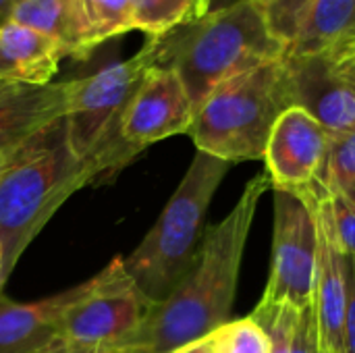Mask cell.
<instances>
[{
  "label": "cell",
  "instance_id": "obj_30",
  "mask_svg": "<svg viewBox=\"0 0 355 353\" xmlns=\"http://www.w3.org/2000/svg\"><path fill=\"white\" fill-rule=\"evenodd\" d=\"M27 150V146L23 150H17V152H8V150H0V173H4L10 164H15L19 160V156Z\"/></svg>",
  "mask_w": 355,
  "mask_h": 353
},
{
  "label": "cell",
  "instance_id": "obj_16",
  "mask_svg": "<svg viewBox=\"0 0 355 353\" xmlns=\"http://www.w3.org/2000/svg\"><path fill=\"white\" fill-rule=\"evenodd\" d=\"M355 35V0H316L300 23L285 56L324 54Z\"/></svg>",
  "mask_w": 355,
  "mask_h": 353
},
{
  "label": "cell",
  "instance_id": "obj_29",
  "mask_svg": "<svg viewBox=\"0 0 355 353\" xmlns=\"http://www.w3.org/2000/svg\"><path fill=\"white\" fill-rule=\"evenodd\" d=\"M168 353H216V350H214V337L210 333L208 337H202L198 341H191V343H185L181 347H175Z\"/></svg>",
  "mask_w": 355,
  "mask_h": 353
},
{
  "label": "cell",
  "instance_id": "obj_33",
  "mask_svg": "<svg viewBox=\"0 0 355 353\" xmlns=\"http://www.w3.org/2000/svg\"><path fill=\"white\" fill-rule=\"evenodd\" d=\"M17 85H21V83H15V81H8V79H0V98H2L4 94H8L10 89H15Z\"/></svg>",
  "mask_w": 355,
  "mask_h": 353
},
{
  "label": "cell",
  "instance_id": "obj_22",
  "mask_svg": "<svg viewBox=\"0 0 355 353\" xmlns=\"http://www.w3.org/2000/svg\"><path fill=\"white\" fill-rule=\"evenodd\" d=\"M252 316L266 331L270 339V353H291L293 331H295V322L300 316L297 310H293L291 306L268 304L260 300Z\"/></svg>",
  "mask_w": 355,
  "mask_h": 353
},
{
  "label": "cell",
  "instance_id": "obj_32",
  "mask_svg": "<svg viewBox=\"0 0 355 353\" xmlns=\"http://www.w3.org/2000/svg\"><path fill=\"white\" fill-rule=\"evenodd\" d=\"M19 2H21V0H0V25L6 23V21L10 19V12H12V8H15Z\"/></svg>",
  "mask_w": 355,
  "mask_h": 353
},
{
  "label": "cell",
  "instance_id": "obj_5",
  "mask_svg": "<svg viewBox=\"0 0 355 353\" xmlns=\"http://www.w3.org/2000/svg\"><path fill=\"white\" fill-rule=\"evenodd\" d=\"M229 169V162L196 152L156 225L148 231L144 241L123 258L135 285L154 304L164 302L193 266L206 233L210 202Z\"/></svg>",
  "mask_w": 355,
  "mask_h": 353
},
{
  "label": "cell",
  "instance_id": "obj_13",
  "mask_svg": "<svg viewBox=\"0 0 355 353\" xmlns=\"http://www.w3.org/2000/svg\"><path fill=\"white\" fill-rule=\"evenodd\" d=\"M69 83L17 85L0 98V150L17 152L29 146L46 127L62 119Z\"/></svg>",
  "mask_w": 355,
  "mask_h": 353
},
{
  "label": "cell",
  "instance_id": "obj_31",
  "mask_svg": "<svg viewBox=\"0 0 355 353\" xmlns=\"http://www.w3.org/2000/svg\"><path fill=\"white\" fill-rule=\"evenodd\" d=\"M237 2H241V0H206V15L223 10V8H229V6H233Z\"/></svg>",
  "mask_w": 355,
  "mask_h": 353
},
{
  "label": "cell",
  "instance_id": "obj_35",
  "mask_svg": "<svg viewBox=\"0 0 355 353\" xmlns=\"http://www.w3.org/2000/svg\"><path fill=\"white\" fill-rule=\"evenodd\" d=\"M0 270H2V250H0Z\"/></svg>",
  "mask_w": 355,
  "mask_h": 353
},
{
  "label": "cell",
  "instance_id": "obj_1",
  "mask_svg": "<svg viewBox=\"0 0 355 353\" xmlns=\"http://www.w3.org/2000/svg\"><path fill=\"white\" fill-rule=\"evenodd\" d=\"M268 189L266 173L256 175L231 212L220 223L206 227L193 266L173 293L152 310L129 352L168 353L208 337L229 322L245 243L260 200Z\"/></svg>",
  "mask_w": 355,
  "mask_h": 353
},
{
  "label": "cell",
  "instance_id": "obj_24",
  "mask_svg": "<svg viewBox=\"0 0 355 353\" xmlns=\"http://www.w3.org/2000/svg\"><path fill=\"white\" fill-rule=\"evenodd\" d=\"M329 218L333 227V235L341 248V252L349 258H355V202H352L343 191H324Z\"/></svg>",
  "mask_w": 355,
  "mask_h": 353
},
{
  "label": "cell",
  "instance_id": "obj_10",
  "mask_svg": "<svg viewBox=\"0 0 355 353\" xmlns=\"http://www.w3.org/2000/svg\"><path fill=\"white\" fill-rule=\"evenodd\" d=\"M193 114L196 108L179 75L154 64L125 108L121 137L135 152H141L156 141L187 133Z\"/></svg>",
  "mask_w": 355,
  "mask_h": 353
},
{
  "label": "cell",
  "instance_id": "obj_26",
  "mask_svg": "<svg viewBox=\"0 0 355 353\" xmlns=\"http://www.w3.org/2000/svg\"><path fill=\"white\" fill-rule=\"evenodd\" d=\"M291 353H318V327H316L314 304L304 308L297 316Z\"/></svg>",
  "mask_w": 355,
  "mask_h": 353
},
{
  "label": "cell",
  "instance_id": "obj_28",
  "mask_svg": "<svg viewBox=\"0 0 355 353\" xmlns=\"http://www.w3.org/2000/svg\"><path fill=\"white\" fill-rule=\"evenodd\" d=\"M40 353H133V352H119V350H89V347H77L71 343H64L56 339L52 345H48L44 352Z\"/></svg>",
  "mask_w": 355,
  "mask_h": 353
},
{
  "label": "cell",
  "instance_id": "obj_14",
  "mask_svg": "<svg viewBox=\"0 0 355 353\" xmlns=\"http://www.w3.org/2000/svg\"><path fill=\"white\" fill-rule=\"evenodd\" d=\"M81 285L33 304L0 298V353H40L58 339L64 310L79 295Z\"/></svg>",
  "mask_w": 355,
  "mask_h": 353
},
{
  "label": "cell",
  "instance_id": "obj_7",
  "mask_svg": "<svg viewBox=\"0 0 355 353\" xmlns=\"http://www.w3.org/2000/svg\"><path fill=\"white\" fill-rule=\"evenodd\" d=\"M158 304L148 300L127 273L123 258L81 283L64 310L58 339L77 347L129 352Z\"/></svg>",
  "mask_w": 355,
  "mask_h": 353
},
{
  "label": "cell",
  "instance_id": "obj_3",
  "mask_svg": "<svg viewBox=\"0 0 355 353\" xmlns=\"http://www.w3.org/2000/svg\"><path fill=\"white\" fill-rule=\"evenodd\" d=\"M152 40L156 64L179 75L196 110L227 79L287 54L285 44L270 33L254 0H241L229 8L208 12Z\"/></svg>",
  "mask_w": 355,
  "mask_h": 353
},
{
  "label": "cell",
  "instance_id": "obj_8",
  "mask_svg": "<svg viewBox=\"0 0 355 353\" xmlns=\"http://www.w3.org/2000/svg\"><path fill=\"white\" fill-rule=\"evenodd\" d=\"M270 275L262 302L302 312L314 304L318 266V223L310 202L275 189Z\"/></svg>",
  "mask_w": 355,
  "mask_h": 353
},
{
  "label": "cell",
  "instance_id": "obj_37",
  "mask_svg": "<svg viewBox=\"0 0 355 353\" xmlns=\"http://www.w3.org/2000/svg\"><path fill=\"white\" fill-rule=\"evenodd\" d=\"M0 79H4V77H2V69H0Z\"/></svg>",
  "mask_w": 355,
  "mask_h": 353
},
{
  "label": "cell",
  "instance_id": "obj_4",
  "mask_svg": "<svg viewBox=\"0 0 355 353\" xmlns=\"http://www.w3.org/2000/svg\"><path fill=\"white\" fill-rule=\"evenodd\" d=\"M293 106L285 58L239 73L198 106L187 135L229 164L262 160L277 119Z\"/></svg>",
  "mask_w": 355,
  "mask_h": 353
},
{
  "label": "cell",
  "instance_id": "obj_34",
  "mask_svg": "<svg viewBox=\"0 0 355 353\" xmlns=\"http://www.w3.org/2000/svg\"><path fill=\"white\" fill-rule=\"evenodd\" d=\"M343 193H345V196H347V198H349L352 202H355V185H352L349 189H345Z\"/></svg>",
  "mask_w": 355,
  "mask_h": 353
},
{
  "label": "cell",
  "instance_id": "obj_27",
  "mask_svg": "<svg viewBox=\"0 0 355 353\" xmlns=\"http://www.w3.org/2000/svg\"><path fill=\"white\" fill-rule=\"evenodd\" d=\"M347 314H345V339H343V352L355 353V258L347 256Z\"/></svg>",
  "mask_w": 355,
  "mask_h": 353
},
{
  "label": "cell",
  "instance_id": "obj_18",
  "mask_svg": "<svg viewBox=\"0 0 355 353\" xmlns=\"http://www.w3.org/2000/svg\"><path fill=\"white\" fill-rule=\"evenodd\" d=\"M58 42L67 56L75 54V29L71 0H21L10 19Z\"/></svg>",
  "mask_w": 355,
  "mask_h": 353
},
{
  "label": "cell",
  "instance_id": "obj_15",
  "mask_svg": "<svg viewBox=\"0 0 355 353\" xmlns=\"http://www.w3.org/2000/svg\"><path fill=\"white\" fill-rule=\"evenodd\" d=\"M64 56L58 42L31 27L15 21L0 25V69L8 81L48 85Z\"/></svg>",
  "mask_w": 355,
  "mask_h": 353
},
{
  "label": "cell",
  "instance_id": "obj_12",
  "mask_svg": "<svg viewBox=\"0 0 355 353\" xmlns=\"http://www.w3.org/2000/svg\"><path fill=\"white\" fill-rule=\"evenodd\" d=\"M293 106L304 108L331 133L355 127V92L329 67L324 54L285 56Z\"/></svg>",
  "mask_w": 355,
  "mask_h": 353
},
{
  "label": "cell",
  "instance_id": "obj_17",
  "mask_svg": "<svg viewBox=\"0 0 355 353\" xmlns=\"http://www.w3.org/2000/svg\"><path fill=\"white\" fill-rule=\"evenodd\" d=\"M75 54L83 60L112 37L133 31V0H71Z\"/></svg>",
  "mask_w": 355,
  "mask_h": 353
},
{
  "label": "cell",
  "instance_id": "obj_11",
  "mask_svg": "<svg viewBox=\"0 0 355 353\" xmlns=\"http://www.w3.org/2000/svg\"><path fill=\"white\" fill-rule=\"evenodd\" d=\"M324 187L300 196L312 204L318 223V266H316V289H314V314L318 327V345L324 353H345V314H347V256L341 252L324 198Z\"/></svg>",
  "mask_w": 355,
  "mask_h": 353
},
{
  "label": "cell",
  "instance_id": "obj_9",
  "mask_svg": "<svg viewBox=\"0 0 355 353\" xmlns=\"http://www.w3.org/2000/svg\"><path fill=\"white\" fill-rule=\"evenodd\" d=\"M333 133L300 106L287 108L275 123L264 150L270 189L295 196L324 187V166Z\"/></svg>",
  "mask_w": 355,
  "mask_h": 353
},
{
  "label": "cell",
  "instance_id": "obj_25",
  "mask_svg": "<svg viewBox=\"0 0 355 353\" xmlns=\"http://www.w3.org/2000/svg\"><path fill=\"white\" fill-rule=\"evenodd\" d=\"M324 58L331 71L355 92V35L324 52Z\"/></svg>",
  "mask_w": 355,
  "mask_h": 353
},
{
  "label": "cell",
  "instance_id": "obj_19",
  "mask_svg": "<svg viewBox=\"0 0 355 353\" xmlns=\"http://www.w3.org/2000/svg\"><path fill=\"white\" fill-rule=\"evenodd\" d=\"M206 15V0H133V29L146 37L166 35Z\"/></svg>",
  "mask_w": 355,
  "mask_h": 353
},
{
  "label": "cell",
  "instance_id": "obj_36",
  "mask_svg": "<svg viewBox=\"0 0 355 353\" xmlns=\"http://www.w3.org/2000/svg\"><path fill=\"white\" fill-rule=\"evenodd\" d=\"M318 353H324V352H322V350H320V345H318Z\"/></svg>",
  "mask_w": 355,
  "mask_h": 353
},
{
  "label": "cell",
  "instance_id": "obj_2",
  "mask_svg": "<svg viewBox=\"0 0 355 353\" xmlns=\"http://www.w3.org/2000/svg\"><path fill=\"white\" fill-rule=\"evenodd\" d=\"M123 166L110 154L75 158L64 144V123L58 119L27 146L15 164L0 173V291L54 212L75 191Z\"/></svg>",
  "mask_w": 355,
  "mask_h": 353
},
{
  "label": "cell",
  "instance_id": "obj_20",
  "mask_svg": "<svg viewBox=\"0 0 355 353\" xmlns=\"http://www.w3.org/2000/svg\"><path fill=\"white\" fill-rule=\"evenodd\" d=\"M212 337L216 353H270V339L252 314L229 320Z\"/></svg>",
  "mask_w": 355,
  "mask_h": 353
},
{
  "label": "cell",
  "instance_id": "obj_23",
  "mask_svg": "<svg viewBox=\"0 0 355 353\" xmlns=\"http://www.w3.org/2000/svg\"><path fill=\"white\" fill-rule=\"evenodd\" d=\"M254 2L260 6L270 33L287 48L300 23L304 21L306 12L316 0H254Z\"/></svg>",
  "mask_w": 355,
  "mask_h": 353
},
{
  "label": "cell",
  "instance_id": "obj_21",
  "mask_svg": "<svg viewBox=\"0 0 355 353\" xmlns=\"http://www.w3.org/2000/svg\"><path fill=\"white\" fill-rule=\"evenodd\" d=\"M322 185L329 191H345L355 185V127L333 133Z\"/></svg>",
  "mask_w": 355,
  "mask_h": 353
},
{
  "label": "cell",
  "instance_id": "obj_38",
  "mask_svg": "<svg viewBox=\"0 0 355 353\" xmlns=\"http://www.w3.org/2000/svg\"><path fill=\"white\" fill-rule=\"evenodd\" d=\"M133 353H141V352H133Z\"/></svg>",
  "mask_w": 355,
  "mask_h": 353
},
{
  "label": "cell",
  "instance_id": "obj_6",
  "mask_svg": "<svg viewBox=\"0 0 355 353\" xmlns=\"http://www.w3.org/2000/svg\"><path fill=\"white\" fill-rule=\"evenodd\" d=\"M154 64L156 46L152 37H146L139 52L131 58L69 83L62 123L64 144L75 158L87 160L98 154H110L127 164L139 154L123 141L121 121L135 89Z\"/></svg>",
  "mask_w": 355,
  "mask_h": 353
}]
</instances>
